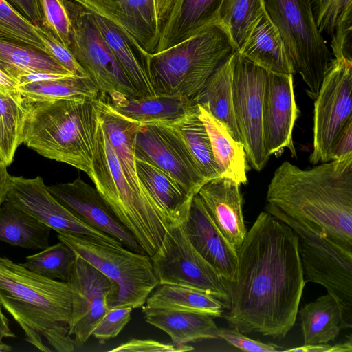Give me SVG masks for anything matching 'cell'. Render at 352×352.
Here are the masks:
<instances>
[{
  "label": "cell",
  "mask_w": 352,
  "mask_h": 352,
  "mask_svg": "<svg viewBox=\"0 0 352 352\" xmlns=\"http://www.w3.org/2000/svg\"><path fill=\"white\" fill-rule=\"evenodd\" d=\"M235 52L211 74L202 88L195 96L192 101L197 104H206L212 115L227 126L233 138L241 142L235 120L232 102Z\"/></svg>",
  "instance_id": "obj_31"
},
{
  "label": "cell",
  "mask_w": 352,
  "mask_h": 352,
  "mask_svg": "<svg viewBox=\"0 0 352 352\" xmlns=\"http://www.w3.org/2000/svg\"><path fill=\"white\" fill-rule=\"evenodd\" d=\"M28 113L27 102L18 90L0 89V158L8 166L22 144Z\"/></svg>",
  "instance_id": "obj_36"
},
{
  "label": "cell",
  "mask_w": 352,
  "mask_h": 352,
  "mask_svg": "<svg viewBox=\"0 0 352 352\" xmlns=\"http://www.w3.org/2000/svg\"><path fill=\"white\" fill-rule=\"evenodd\" d=\"M296 233L305 282L324 287L339 304L343 329L352 327V251L345 250L276 210L266 211Z\"/></svg>",
  "instance_id": "obj_9"
},
{
  "label": "cell",
  "mask_w": 352,
  "mask_h": 352,
  "mask_svg": "<svg viewBox=\"0 0 352 352\" xmlns=\"http://www.w3.org/2000/svg\"><path fill=\"white\" fill-rule=\"evenodd\" d=\"M266 77V70L235 52L234 114L246 157L257 171L263 169L270 158L264 146L262 122Z\"/></svg>",
  "instance_id": "obj_13"
},
{
  "label": "cell",
  "mask_w": 352,
  "mask_h": 352,
  "mask_svg": "<svg viewBox=\"0 0 352 352\" xmlns=\"http://www.w3.org/2000/svg\"><path fill=\"white\" fill-rule=\"evenodd\" d=\"M352 154V119L344 126L331 152V160Z\"/></svg>",
  "instance_id": "obj_48"
},
{
  "label": "cell",
  "mask_w": 352,
  "mask_h": 352,
  "mask_svg": "<svg viewBox=\"0 0 352 352\" xmlns=\"http://www.w3.org/2000/svg\"><path fill=\"white\" fill-rule=\"evenodd\" d=\"M162 243L151 256L159 284H175L195 288L220 300H229L228 283L199 254L188 238L182 224L166 229Z\"/></svg>",
  "instance_id": "obj_11"
},
{
  "label": "cell",
  "mask_w": 352,
  "mask_h": 352,
  "mask_svg": "<svg viewBox=\"0 0 352 352\" xmlns=\"http://www.w3.org/2000/svg\"><path fill=\"white\" fill-rule=\"evenodd\" d=\"M0 306L24 332V340L38 351L72 352L69 334L72 295L67 282L51 279L21 263L0 256Z\"/></svg>",
  "instance_id": "obj_3"
},
{
  "label": "cell",
  "mask_w": 352,
  "mask_h": 352,
  "mask_svg": "<svg viewBox=\"0 0 352 352\" xmlns=\"http://www.w3.org/2000/svg\"><path fill=\"white\" fill-rule=\"evenodd\" d=\"M194 350L190 345L165 343L151 339L133 338L109 350L111 352H185Z\"/></svg>",
  "instance_id": "obj_44"
},
{
  "label": "cell",
  "mask_w": 352,
  "mask_h": 352,
  "mask_svg": "<svg viewBox=\"0 0 352 352\" xmlns=\"http://www.w3.org/2000/svg\"><path fill=\"white\" fill-rule=\"evenodd\" d=\"M183 227L199 254L225 280H232L237 266V251L213 223L198 194L192 198Z\"/></svg>",
  "instance_id": "obj_20"
},
{
  "label": "cell",
  "mask_w": 352,
  "mask_h": 352,
  "mask_svg": "<svg viewBox=\"0 0 352 352\" xmlns=\"http://www.w3.org/2000/svg\"><path fill=\"white\" fill-rule=\"evenodd\" d=\"M7 167L8 165L0 158V207L6 201L12 177Z\"/></svg>",
  "instance_id": "obj_50"
},
{
  "label": "cell",
  "mask_w": 352,
  "mask_h": 352,
  "mask_svg": "<svg viewBox=\"0 0 352 352\" xmlns=\"http://www.w3.org/2000/svg\"><path fill=\"white\" fill-rule=\"evenodd\" d=\"M51 228L28 212L5 201L0 207V241L30 250L50 245Z\"/></svg>",
  "instance_id": "obj_34"
},
{
  "label": "cell",
  "mask_w": 352,
  "mask_h": 352,
  "mask_svg": "<svg viewBox=\"0 0 352 352\" xmlns=\"http://www.w3.org/2000/svg\"><path fill=\"white\" fill-rule=\"evenodd\" d=\"M265 10L278 29L294 73L300 75L315 100L332 60L316 25L311 0H265Z\"/></svg>",
  "instance_id": "obj_8"
},
{
  "label": "cell",
  "mask_w": 352,
  "mask_h": 352,
  "mask_svg": "<svg viewBox=\"0 0 352 352\" xmlns=\"http://www.w3.org/2000/svg\"><path fill=\"white\" fill-rule=\"evenodd\" d=\"M223 0H177L160 31L156 53L168 49L219 23Z\"/></svg>",
  "instance_id": "obj_22"
},
{
  "label": "cell",
  "mask_w": 352,
  "mask_h": 352,
  "mask_svg": "<svg viewBox=\"0 0 352 352\" xmlns=\"http://www.w3.org/2000/svg\"><path fill=\"white\" fill-rule=\"evenodd\" d=\"M239 53L267 72L294 74L283 38L267 12L252 30Z\"/></svg>",
  "instance_id": "obj_27"
},
{
  "label": "cell",
  "mask_w": 352,
  "mask_h": 352,
  "mask_svg": "<svg viewBox=\"0 0 352 352\" xmlns=\"http://www.w3.org/2000/svg\"><path fill=\"white\" fill-rule=\"evenodd\" d=\"M19 83L12 77L0 69V89L8 91H17Z\"/></svg>",
  "instance_id": "obj_53"
},
{
  "label": "cell",
  "mask_w": 352,
  "mask_h": 352,
  "mask_svg": "<svg viewBox=\"0 0 352 352\" xmlns=\"http://www.w3.org/2000/svg\"><path fill=\"white\" fill-rule=\"evenodd\" d=\"M311 5L316 25L331 40L335 58L352 60V0H311Z\"/></svg>",
  "instance_id": "obj_30"
},
{
  "label": "cell",
  "mask_w": 352,
  "mask_h": 352,
  "mask_svg": "<svg viewBox=\"0 0 352 352\" xmlns=\"http://www.w3.org/2000/svg\"><path fill=\"white\" fill-rule=\"evenodd\" d=\"M219 336L235 347L245 351L276 352L281 346L271 342L264 343L244 336L237 328H219Z\"/></svg>",
  "instance_id": "obj_46"
},
{
  "label": "cell",
  "mask_w": 352,
  "mask_h": 352,
  "mask_svg": "<svg viewBox=\"0 0 352 352\" xmlns=\"http://www.w3.org/2000/svg\"><path fill=\"white\" fill-rule=\"evenodd\" d=\"M310 169L288 161L274 171L265 211L276 210L352 251V154Z\"/></svg>",
  "instance_id": "obj_2"
},
{
  "label": "cell",
  "mask_w": 352,
  "mask_h": 352,
  "mask_svg": "<svg viewBox=\"0 0 352 352\" xmlns=\"http://www.w3.org/2000/svg\"><path fill=\"white\" fill-rule=\"evenodd\" d=\"M0 69L17 82L21 76L31 73L72 74L43 52L1 38Z\"/></svg>",
  "instance_id": "obj_37"
},
{
  "label": "cell",
  "mask_w": 352,
  "mask_h": 352,
  "mask_svg": "<svg viewBox=\"0 0 352 352\" xmlns=\"http://www.w3.org/2000/svg\"><path fill=\"white\" fill-rule=\"evenodd\" d=\"M30 23L41 28V17L36 0H6Z\"/></svg>",
  "instance_id": "obj_47"
},
{
  "label": "cell",
  "mask_w": 352,
  "mask_h": 352,
  "mask_svg": "<svg viewBox=\"0 0 352 352\" xmlns=\"http://www.w3.org/2000/svg\"><path fill=\"white\" fill-rule=\"evenodd\" d=\"M66 282L72 295L69 334L80 347L108 309L115 288L105 275L78 256Z\"/></svg>",
  "instance_id": "obj_16"
},
{
  "label": "cell",
  "mask_w": 352,
  "mask_h": 352,
  "mask_svg": "<svg viewBox=\"0 0 352 352\" xmlns=\"http://www.w3.org/2000/svg\"><path fill=\"white\" fill-rule=\"evenodd\" d=\"M12 346L6 343L0 344V352L10 351Z\"/></svg>",
  "instance_id": "obj_54"
},
{
  "label": "cell",
  "mask_w": 352,
  "mask_h": 352,
  "mask_svg": "<svg viewBox=\"0 0 352 352\" xmlns=\"http://www.w3.org/2000/svg\"><path fill=\"white\" fill-rule=\"evenodd\" d=\"M235 52L227 30L217 23L168 49L149 54L148 72L156 94L192 100L211 74Z\"/></svg>",
  "instance_id": "obj_6"
},
{
  "label": "cell",
  "mask_w": 352,
  "mask_h": 352,
  "mask_svg": "<svg viewBox=\"0 0 352 352\" xmlns=\"http://www.w3.org/2000/svg\"><path fill=\"white\" fill-rule=\"evenodd\" d=\"M99 97L120 115L139 124L177 120L195 104L191 99L167 94L135 98H128L120 94H99Z\"/></svg>",
  "instance_id": "obj_23"
},
{
  "label": "cell",
  "mask_w": 352,
  "mask_h": 352,
  "mask_svg": "<svg viewBox=\"0 0 352 352\" xmlns=\"http://www.w3.org/2000/svg\"><path fill=\"white\" fill-rule=\"evenodd\" d=\"M303 344L334 341L343 329L342 314L337 300L329 293L298 310Z\"/></svg>",
  "instance_id": "obj_33"
},
{
  "label": "cell",
  "mask_w": 352,
  "mask_h": 352,
  "mask_svg": "<svg viewBox=\"0 0 352 352\" xmlns=\"http://www.w3.org/2000/svg\"><path fill=\"white\" fill-rule=\"evenodd\" d=\"M135 158L159 168L194 197L208 182L182 140L162 123L140 124Z\"/></svg>",
  "instance_id": "obj_14"
},
{
  "label": "cell",
  "mask_w": 352,
  "mask_h": 352,
  "mask_svg": "<svg viewBox=\"0 0 352 352\" xmlns=\"http://www.w3.org/2000/svg\"><path fill=\"white\" fill-rule=\"evenodd\" d=\"M352 60L332 58L314 103L313 164L331 161V152L352 119Z\"/></svg>",
  "instance_id": "obj_12"
},
{
  "label": "cell",
  "mask_w": 352,
  "mask_h": 352,
  "mask_svg": "<svg viewBox=\"0 0 352 352\" xmlns=\"http://www.w3.org/2000/svg\"><path fill=\"white\" fill-rule=\"evenodd\" d=\"M6 201L28 212L58 233L85 236L122 245L116 239L84 223L59 202L40 176L34 178L12 176Z\"/></svg>",
  "instance_id": "obj_15"
},
{
  "label": "cell",
  "mask_w": 352,
  "mask_h": 352,
  "mask_svg": "<svg viewBox=\"0 0 352 352\" xmlns=\"http://www.w3.org/2000/svg\"><path fill=\"white\" fill-rule=\"evenodd\" d=\"M177 0H154L157 21L160 31L167 21Z\"/></svg>",
  "instance_id": "obj_49"
},
{
  "label": "cell",
  "mask_w": 352,
  "mask_h": 352,
  "mask_svg": "<svg viewBox=\"0 0 352 352\" xmlns=\"http://www.w3.org/2000/svg\"><path fill=\"white\" fill-rule=\"evenodd\" d=\"M162 124L182 140L208 181L221 177L213 155L209 135L199 116L197 104H192L181 118Z\"/></svg>",
  "instance_id": "obj_32"
},
{
  "label": "cell",
  "mask_w": 352,
  "mask_h": 352,
  "mask_svg": "<svg viewBox=\"0 0 352 352\" xmlns=\"http://www.w3.org/2000/svg\"><path fill=\"white\" fill-rule=\"evenodd\" d=\"M71 21L69 50L98 88L100 94H139L106 43L94 14L73 0H65Z\"/></svg>",
  "instance_id": "obj_10"
},
{
  "label": "cell",
  "mask_w": 352,
  "mask_h": 352,
  "mask_svg": "<svg viewBox=\"0 0 352 352\" xmlns=\"http://www.w3.org/2000/svg\"><path fill=\"white\" fill-rule=\"evenodd\" d=\"M138 178L171 225L184 224L193 197L167 173L152 164L135 158Z\"/></svg>",
  "instance_id": "obj_24"
},
{
  "label": "cell",
  "mask_w": 352,
  "mask_h": 352,
  "mask_svg": "<svg viewBox=\"0 0 352 352\" xmlns=\"http://www.w3.org/2000/svg\"><path fill=\"white\" fill-rule=\"evenodd\" d=\"M331 345L324 344H303L302 346L285 350L292 352H330Z\"/></svg>",
  "instance_id": "obj_52"
},
{
  "label": "cell",
  "mask_w": 352,
  "mask_h": 352,
  "mask_svg": "<svg viewBox=\"0 0 352 352\" xmlns=\"http://www.w3.org/2000/svg\"><path fill=\"white\" fill-rule=\"evenodd\" d=\"M57 238L113 284L115 289L108 300V308L142 307L159 285L151 256L145 253L85 236L58 233Z\"/></svg>",
  "instance_id": "obj_7"
},
{
  "label": "cell",
  "mask_w": 352,
  "mask_h": 352,
  "mask_svg": "<svg viewBox=\"0 0 352 352\" xmlns=\"http://www.w3.org/2000/svg\"><path fill=\"white\" fill-rule=\"evenodd\" d=\"M10 327V321L0 306V344H4V339L15 338Z\"/></svg>",
  "instance_id": "obj_51"
},
{
  "label": "cell",
  "mask_w": 352,
  "mask_h": 352,
  "mask_svg": "<svg viewBox=\"0 0 352 352\" xmlns=\"http://www.w3.org/2000/svg\"><path fill=\"white\" fill-rule=\"evenodd\" d=\"M98 99L102 124L126 179L135 190L151 198L141 184L136 170L135 142L140 124L120 115L99 96Z\"/></svg>",
  "instance_id": "obj_29"
},
{
  "label": "cell",
  "mask_w": 352,
  "mask_h": 352,
  "mask_svg": "<svg viewBox=\"0 0 352 352\" xmlns=\"http://www.w3.org/2000/svg\"><path fill=\"white\" fill-rule=\"evenodd\" d=\"M265 12V0L223 1L219 21L227 30L236 52L242 50Z\"/></svg>",
  "instance_id": "obj_39"
},
{
  "label": "cell",
  "mask_w": 352,
  "mask_h": 352,
  "mask_svg": "<svg viewBox=\"0 0 352 352\" xmlns=\"http://www.w3.org/2000/svg\"><path fill=\"white\" fill-rule=\"evenodd\" d=\"M197 106L221 177L229 178L239 185L246 184L248 165L243 144L233 138L227 126L212 115L206 104Z\"/></svg>",
  "instance_id": "obj_26"
},
{
  "label": "cell",
  "mask_w": 352,
  "mask_h": 352,
  "mask_svg": "<svg viewBox=\"0 0 352 352\" xmlns=\"http://www.w3.org/2000/svg\"><path fill=\"white\" fill-rule=\"evenodd\" d=\"M132 309L130 307L108 308L94 327L91 336L100 344L116 337L130 321Z\"/></svg>",
  "instance_id": "obj_43"
},
{
  "label": "cell",
  "mask_w": 352,
  "mask_h": 352,
  "mask_svg": "<svg viewBox=\"0 0 352 352\" xmlns=\"http://www.w3.org/2000/svg\"><path fill=\"white\" fill-rule=\"evenodd\" d=\"M63 206L92 228L111 236L132 251L144 253L98 192L82 179L47 186ZM146 254V253H145Z\"/></svg>",
  "instance_id": "obj_17"
},
{
  "label": "cell",
  "mask_w": 352,
  "mask_h": 352,
  "mask_svg": "<svg viewBox=\"0 0 352 352\" xmlns=\"http://www.w3.org/2000/svg\"><path fill=\"white\" fill-rule=\"evenodd\" d=\"M0 38L30 47L51 56L42 28L25 19L6 0H0Z\"/></svg>",
  "instance_id": "obj_40"
},
{
  "label": "cell",
  "mask_w": 352,
  "mask_h": 352,
  "mask_svg": "<svg viewBox=\"0 0 352 352\" xmlns=\"http://www.w3.org/2000/svg\"><path fill=\"white\" fill-rule=\"evenodd\" d=\"M87 175L120 223L144 253L153 256L170 223L154 201L135 190L126 179L101 118Z\"/></svg>",
  "instance_id": "obj_5"
},
{
  "label": "cell",
  "mask_w": 352,
  "mask_h": 352,
  "mask_svg": "<svg viewBox=\"0 0 352 352\" xmlns=\"http://www.w3.org/2000/svg\"><path fill=\"white\" fill-rule=\"evenodd\" d=\"M223 317L242 333L282 339L295 324L306 282L294 231L261 212L237 250Z\"/></svg>",
  "instance_id": "obj_1"
},
{
  "label": "cell",
  "mask_w": 352,
  "mask_h": 352,
  "mask_svg": "<svg viewBox=\"0 0 352 352\" xmlns=\"http://www.w3.org/2000/svg\"><path fill=\"white\" fill-rule=\"evenodd\" d=\"M18 91L30 102L64 99H94L99 91L89 77H72L33 82L18 86Z\"/></svg>",
  "instance_id": "obj_38"
},
{
  "label": "cell",
  "mask_w": 352,
  "mask_h": 352,
  "mask_svg": "<svg viewBox=\"0 0 352 352\" xmlns=\"http://www.w3.org/2000/svg\"><path fill=\"white\" fill-rule=\"evenodd\" d=\"M120 29L148 54L156 53L160 29L154 0H73Z\"/></svg>",
  "instance_id": "obj_19"
},
{
  "label": "cell",
  "mask_w": 352,
  "mask_h": 352,
  "mask_svg": "<svg viewBox=\"0 0 352 352\" xmlns=\"http://www.w3.org/2000/svg\"><path fill=\"white\" fill-rule=\"evenodd\" d=\"M299 113L293 74L267 72L262 122L264 146L269 157L285 148L296 157L292 133Z\"/></svg>",
  "instance_id": "obj_18"
},
{
  "label": "cell",
  "mask_w": 352,
  "mask_h": 352,
  "mask_svg": "<svg viewBox=\"0 0 352 352\" xmlns=\"http://www.w3.org/2000/svg\"><path fill=\"white\" fill-rule=\"evenodd\" d=\"M98 98L25 100L28 113L22 143L47 159L88 174L100 122Z\"/></svg>",
  "instance_id": "obj_4"
},
{
  "label": "cell",
  "mask_w": 352,
  "mask_h": 352,
  "mask_svg": "<svg viewBox=\"0 0 352 352\" xmlns=\"http://www.w3.org/2000/svg\"><path fill=\"white\" fill-rule=\"evenodd\" d=\"M145 307L192 311L221 317L222 302L205 292L175 284H159L147 298Z\"/></svg>",
  "instance_id": "obj_35"
},
{
  "label": "cell",
  "mask_w": 352,
  "mask_h": 352,
  "mask_svg": "<svg viewBox=\"0 0 352 352\" xmlns=\"http://www.w3.org/2000/svg\"><path fill=\"white\" fill-rule=\"evenodd\" d=\"M145 321L166 332L172 342L186 344L204 339H219V327L207 314L142 306Z\"/></svg>",
  "instance_id": "obj_25"
},
{
  "label": "cell",
  "mask_w": 352,
  "mask_h": 352,
  "mask_svg": "<svg viewBox=\"0 0 352 352\" xmlns=\"http://www.w3.org/2000/svg\"><path fill=\"white\" fill-rule=\"evenodd\" d=\"M41 28L50 31L63 45L71 44V21L65 0H36Z\"/></svg>",
  "instance_id": "obj_42"
},
{
  "label": "cell",
  "mask_w": 352,
  "mask_h": 352,
  "mask_svg": "<svg viewBox=\"0 0 352 352\" xmlns=\"http://www.w3.org/2000/svg\"><path fill=\"white\" fill-rule=\"evenodd\" d=\"M239 186L219 177L208 181L197 193L213 223L236 251L248 232Z\"/></svg>",
  "instance_id": "obj_21"
},
{
  "label": "cell",
  "mask_w": 352,
  "mask_h": 352,
  "mask_svg": "<svg viewBox=\"0 0 352 352\" xmlns=\"http://www.w3.org/2000/svg\"><path fill=\"white\" fill-rule=\"evenodd\" d=\"M97 26L140 97L155 95L147 67L149 54L108 20L94 15Z\"/></svg>",
  "instance_id": "obj_28"
},
{
  "label": "cell",
  "mask_w": 352,
  "mask_h": 352,
  "mask_svg": "<svg viewBox=\"0 0 352 352\" xmlns=\"http://www.w3.org/2000/svg\"><path fill=\"white\" fill-rule=\"evenodd\" d=\"M42 30L44 32L51 56L75 76L80 78L89 77L70 50L63 45L50 31L43 28Z\"/></svg>",
  "instance_id": "obj_45"
},
{
  "label": "cell",
  "mask_w": 352,
  "mask_h": 352,
  "mask_svg": "<svg viewBox=\"0 0 352 352\" xmlns=\"http://www.w3.org/2000/svg\"><path fill=\"white\" fill-rule=\"evenodd\" d=\"M76 256L67 245L60 241L36 254L26 256L25 262L21 264L37 274L66 282Z\"/></svg>",
  "instance_id": "obj_41"
}]
</instances>
